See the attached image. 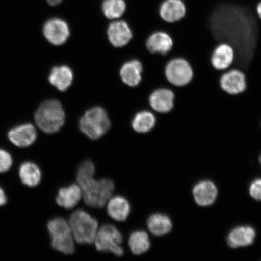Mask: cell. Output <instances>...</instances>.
I'll use <instances>...</instances> for the list:
<instances>
[{"mask_svg": "<svg viewBox=\"0 0 261 261\" xmlns=\"http://www.w3.org/2000/svg\"><path fill=\"white\" fill-rule=\"evenodd\" d=\"M74 241L80 244L94 243L98 231V223L87 212L74 211L68 221Z\"/></svg>", "mask_w": 261, "mask_h": 261, "instance_id": "obj_3", "label": "cell"}, {"mask_svg": "<svg viewBox=\"0 0 261 261\" xmlns=\"http://www.w3.org/2000/svg\"><path fill=\"white\" fill-rule=\"evenodd\" d=\"M220 86L222 90L230 95L242 93L247 88L246 74L238 68H229L222 74Z\"/></svg>", "mask_w": 261, "mask_h": 261, "instance_id": "obj_8", "label": "cell"}, {"mask_svg": "<svg viewBox=\"0 0 261 261\" xmlns=\"http://www.w3.org/2000/svg\"><path fill=\"white\" fill-rule=\"evenodd\" d=\"M73 80V73L71 68L63 65L52 68L48 80L51 85L61 91H66Z\"/></svg>", "mask_w": 261, "mask_h": 261, "instance_id": "obj_20", "label": "cell"}, {"mask_svg": "<svg viewBox=\"0 0 261 261\" xmlns=\"http://www.w3.org/2000/svg\"><path fill=\"white\" fill-rule=\"evenodd\" d=\"M95 166L86 160L81 163L77 169V182L81 189L85 203L91 207L102 208L112 198L114 184L112 179H101L96 180L94 176Z\"/></svg>", "mask_w": 261, "mask_h": 261, "instance_id": "obj_1", "label": "cell"}, {"mask_svg": "<svg viewBox=\"0 0 261 261\" xmlns=\"http://www.w3.org/2000/svg\"><path fill=\"white\" fill-rule=\"evenodd\" d=\"M6 200L7 199H6L5 192L2 188H0V206H2L6 203Z\"/></svg>", "mask_w": 261, "mask_h": 261, "instance_id": "obj_29", "label": "cell"}, {"mask_svg": "<svg viewBox=\"0 0 261 261\" xmlns=\"http://www.w3.org/2000/svg\"><path fill=\"white\" fill-rule=\"evenodd\" d=\"M12 165L11 155L5 150L0 149V173L9 171Z\"/></svg>", "mask_w": 261, "mask_h": 261, "instance_id": "obj_27", "label": "cell"}, {"mask_svg": "<svg viewBox=\"0 0 261 261\" xmlns=\"http://www.w3.org/2000/svg\"><path fill=\"white\" fill-rule=\"evenodd\" d=\"M47 228L54 249L67 255L74 253V239L68 222L63 218H54L48 222Z\"/></svg>", "mask_w": 261, "mask_h": 261, "instance_id": "obj_5", "label": "cell"}, {"mask_svg": "<svg viewBox=\"0 0 261 261\" xmlns=\"http://www.w3.org/2000/svg\"><path fill=\"white\" fill-rule=\"evenodd\" d=\"M256 13L261 20V0L256 5Z\"/></svg>", "mask_w": 261, "mask_h": 261, "instance_id": "obj_31", "label": "cell"}, {"mask_svg": "<svg viewBox=\"0 0 261 261\" xmlns=\"http://www.w3.org/2000/svg\"><path fill=\"white\" fill-rule=\"evenodd\" d=\"M142 64L138 60H133L124 64L120 70V76L124 83L130 87L138 86L142 80Z\"/></svg>", "mask_w": 261, "mask_h": 261, "instance_id": "obj_21", "label": "cell"}, {"mask_svg": "<svg viewBox=\"0 0 261 261\" xmlns=\"http://www.w3.org/2000/svg\"><path fill=\"white\" fill-rule=\"evenodd\" d=\"M156 117L150 111H142L136 114L132 121V127L135 132L139 133H146L153 129L156 125Z\"/></svg>", "mask_w": 261, "mask_h": 261, "instance_id": "obj_23", "label": "cell"}, {"mask_svg": "<svg viewBox=\"0 0 261 261\" xmlns=\"http://www.w3.org/2000/svg\"><path fill=\"white\" fill-rule=\"evenodd\" d=\"M150 232L155 236L167 234L172 228V222L168 216L162 214H155L150 216L147 221Z\"/></svg>", "mask_w": 261, "mask_h": 261, "instance_id": "obj_22", "label": "cell"}, {"mask_svg": "<svg viewBox=\"0 0 261 261\" xmlns=\"http://www.w3.org/2000/svg\"><path fill=\"white\" fill-rule=\"evenodd\" d=\"M256 237L255 230L249 226L234 228L227 237V243L232 248L246 247L253 243Z\"/></svg>", "mask_w": 261, "mask_h": 261, "instance_id": "obj_18", "label": "cell"}, {"mask_svg": "<svg viewBox=\"0 0 261 261\" xmlns=\"http://www.w3.org/2000/svg\"><path fill=\"white\" fill-rule=\"evenodd\" d=\"M82 197L83 195L79 185L71 184L59 190L56 202L65 210H71L76 206Z\"/></svg>", "mask_w": 261, "mask_h": 261, "instance_id": "obj_17", "label": "cell"}, {"mask_svg": "<svg viewBox=\"0 0 261 261\" xmlns=\"http://www.w3.org/2000/svg\"><path fill=\"white\" fill-rule=\"evenodd\" d=\"M175 93L171 88L161 87L152 91L149 97V103L156 113L170 112L174 107Z\"/></svg>", "mask_w": 261, "mask_h": 261, "instance_id": "obj_9", "label": "cell"}, {"mask_svg": "<svg viewBox=\"0 0 261 261\" xmlns=\"http://www.w3.org/2000/svg\"><path fill=\"white\" fill-rule=\"evenodd\" d=\"M47 1L51 6H57L60 5L63 0H47Z\"/></svg>", "mask_w": 261, "mask_h": 261, "instance_id": "obj_30", "label": "cell"}, {"mask_svg": "<svg viewBox=\"0 0 261 261\" xmlns=\"http://www.w3.org/2000/svg\"><path fill=\"white\" fill-rule=\"evenodd\" d=\"M236 53L229 44L222 42L218 44L212 51L211 63L215 70L224 71L229 69L234 63Z\"/></svg>", "mask_w": 261, "mask_h": 261, "instance_id": "obj_11", "label": "cell"}, {"mask_svg": "<svg viewBox=\"0 0 261 261\" xmlns=\"http://www.w3.org/2000/svg\"><path fill=\"white\" fill-rule=\"evenodd\" d=\"M259 162H260V164H261V155H260V158H259Z\"/></svg>", "mask_w": 261, "mask_h": 261, "instance_id": "obj_32", "label": "cell"}, {"mask_svg": "<svg viewBox=\"0 0 261 261\" xmlns=\"http://www.w3.org/2000/svg\"><path fill=\"white\" fill-rule=\"evenodd\" d=\"M125 10L126 4L123 0H104L102 3L103 14L110 19L121 17Z\"/></svg>", "mask_w": 261, "mask_h": 261, "instance_id": "obj_26", "label": "cell"}, {"mask_svg": "<svg viewBox=\"0 0 261 261\" xmlns=\"http://www.w3.org/2000/svg\"><path fill=\"white\" fill-rule=\"evenodd\" d=\"M65 118L63 106L57 100L45 101L38 108L35 116L39 128L48 134L60 130L64 125Z\"/></svg>", "mask_w": 261, "mask_h": 261, "instance_id": "obj_2", "label": "cell"}, {"mask_svg": "<svg viewBox=\"0 0 261 261\" xmlns=\"http://www.w3.org/2000/svg\"><path fill=\"white\" fill-rule=\"evenodd\" d=\"M123 237L117 228L112 224L103 225L97 231L94 243L99 252L112 253L117 256H122Z\"/></svg>", "mask_w": 261, "mask_h": 261, "instance_id": "obj_6", "label": "cell"}, {"mask_svg": "<svg viewBox=\"0 0 261 261\" xmlns=\"http://www.w3.org/2000/svg\"><path fill=\"white\" fill-rule=\"evenodd\" d=\"M165 76L172 86L184 87L192 81L194 77V70L191 64L186 59L174 58L166 63Z\"/></svg>", "mask_w": 261, "mask_h": 261, "instance_id": "obj_7", "label": "cell"}, {"mask_svg": "<svg viewBox=\"0 0 261 261\" xmlns=\"http://www.w3.org/2000/svg\"><path fill=\"white\" fill-rule=\"evenodd\" d=\"M107 212L114 220L125 221L130 212V205L128 200L121 196L112 197L107 202Z\"/></svg>", "mask_w": 261, "mask_h": 261, "instance_id": "obj_19", "label": "cell"}, {"mask_svg": "<svg viewBox=\"0 0 261 261\" xmlns=\"http://www.w3.org/2000/svg\"><path fill=\"white\" fill-rule=\"evenodd\" d=\"M37 133L35 127L26 123L13 128L8 133V138L13 144L20 148H25L34 143Z\"/></svg>", "mask_w": 261, "mask_h": 261, "instance_id": "obj_14", "label": "cell"}, {"mask_svg": "<svg viewBox=\"0 0 261 261\" xmlns=\"http://www.w3.org/2000/svg\"><path fill=\"white\" fill-rule=\"evenodd\" d=\"M146 46L151 54L165 56L171 51L174 46V40L167 32L155 31L147 39Z\"/></svg>", "mask_w": 261, "mask_h": 261, "instance_id": "obj_13", "label": "cell"}, {"mask_svg": "<svg viewBox=\"0 0 261 261\" xmlns=\"http://www.w3.org/2000/svg\"><path fill=\"white\" fill-rule=\"evenodd\" d=\"M129 247L135 255H140L149 249L151 243L148 234L143 231H136L130 234L128 240Z\"/></svg>", "mask_w": 261, "mask_h": 261, "instance_id": "obj_25", "label": "cell"}, {"mask_svg": "<svg viewBox=\"0 0 261 261\" xmlns=\"http://www.w3.org/2000/svg\"><path fill=\"white\" fill-rule=\"evenodd\" d=\"M43 33L47 40L55 45L64 44L70 36L68 24L60 18L49 19L45 22Z\"/></svg>", "mask_w": 261, "mask_h": 261, "instance_id": "obj_10", "label": "cell"}, {"mask_svg": "<svg viewBox=\"0 0 261 261\" xmlns=\"http://www.w3.org/2000/svg\"><path fill=\"white\" fill-rule=\"evenodd\" d=\"M160 17L167 23L181 21L187 14V7L182 0H163L159 9Z\"/></svg>", "mask_w": 261, "mask_h": 261, "instance_id": "obj_12", "label": "cell"}, {"mask_svg": "<svg viewBox=\"0 0 261 261\" xmlns=\"http://www.w3.org/2000/svg\"><path fill=\"white\" fill-rule=\"evenodd\" d=\"M109 40L114 47H121L128 43L132 38V32L128 24L123 21L112 22L108 29Z\"/></svg>", "mask_w": 261, "mask_h": 261, "instance_id": "obj_15", "label": "cell"}, {"mask_svg": "<svg viewBox=\"0 0 261 261\" xmlns=\"http://www.w3.org/2000/svg\"><path fill=\"white\" fill-rule=\"evenodd\" d=\"M193 194L196 203L200 206H207L216 200L218 190L216 186L210 181H203L195 185Z\"/></svg>", "mask_w": 261, "mask_h": 261, "instance_id": "obj_16", "label": "cell"}, {"mask_svg": "<svg viewBox=\"0 0 261 261\" xmlns=\"http://www.w3.org/2000/svg\"><path fill=\"white\" fill-rule=\"evenodd\" d=\"M81 132L91 140L99 139L110 129L111 122L106 110L99 107L88 110L80 120Z\"/></svg>", "mask_w": 261, "mask_h": 261, "instance_id": "obj_4", "label": "cell"}, {"mask_svg": "<svg viewBox=\"0 0 261 261\" xmlns=\"http://www.w3.org/2000/svg\"><path fill=\"white\" fill-rule=\"evenodd\" d=\"M19 177L22 184L29 187H35L40 184L41 172L35 163L25 162L19 169Z\"/></svg>", "mask_w": 261, "mask_h": 261, "instance_id": "obj_24", "label": "cell"}, {"mask_svg": "<svg viewBox=\"0 0 261 261\" xmlns=\"http://www.w3.org/2000/svg\"><path fill=\"white\" fill-rule=\"evenodd\" d=\"M250 194L254 200L261 201V179H256L250 185Z\"/></svg>", "mask_w": 261, "mask_h": 261, "instance_id": "obj_28", "label": "cell"}]
</instances>
